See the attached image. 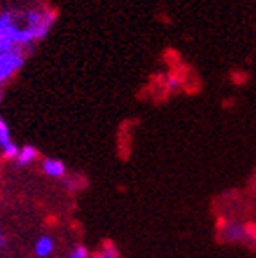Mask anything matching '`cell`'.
Listing matches in <instances>:
<instances>
[{"mask_svg":"<svg viewBox=\"0 0 256 258\" xmlns=\"http://www.w3.org/2000/svg\"><path fill=\"white\" fill-rule=\"evenodd\" d=\"M24 50L20 47H15L8 52H0V83L8 81L16 70L24 67Z\"/></svg>","mask_w":256,"mask_h":258,"instance_id":"obj_1","label":"cell"},{"mask_svg":"<svg viewBox=\"0 0 256 258\" xmlns=\"http://www.w3.org/2000/svg\"><path fill=\"white\" fill-rule=\"evenodd\" d=\"M54 251V240L50 237H47V235H43V237H40L36 240V244H34V253H36L38 258H47L50 256Z\"/></svg>","mask_w":256,"mask_h":258,"instance_id":"obj_4","label":"cell"},{"mask_svg":"<svg viewBox=\"0 0 256 258\" xmlns=\"http://www.w3.org/2000/svg\"><path fill=\"white\" fill-rule=\"evenodd\" d=\"M11 144H13V140H11V133H9L8 124H6L4 118H0V147L6 149V147Z\"/></svg>","mask_w":256,"mask_h":258,"instance_id":"obj_6","label":"cell"},{"mask_svg":"<svg viewBox=\"0 0 256 258\" xmlns=\"http://www.w3.org/2000/svg\"><path fill=\"white\" fill-rule=\"evenodd\" d=\"M220 237H222V240L231 242V244H240V242L247 240L249 233H247V228L242 222L228 221L220 228Z\"/></svg>","mask_w":256,"mask_h":258,"instance_id":"obj_2","label":"cell"},{"mask_svg":"<svg viewBox=\"0 0 256 258\" xmlns=\"http://www.w3.org/2000/svg\"><path fill=\"white\" fill-rule=\"evenodd\" d=\"M70 258H90V253L84 246H77L76 249L70 253Z\"/></svg>","mask_w":256,"mask_h":258,"instance_id":"obj_7","label":"cell"},{"mask_svg":"<svg viewBox=\"0 0 256 258\" xmlns=\"http://www.w3.org/2000/svg\"><path fill=\"white\" fill-rule=\"evenodd\" d=\"M6 244V238H4V233H2V231H0V247L4 246Z\"/></svg>","mask_w":256,"mask_h":258,"instance_id":"obj_9","label":"cell"},{"mask_svg":"<svg viewBox=\"0 0 256 258\" xmlns=\"http://www.w3.org/2000/svg\"><path fill=\"white\" fill-rule=\"evenodd\" d=\"M41 170L47 174L48 177H54V179H63L67 176V167L61 160L56 158H45L43 163H41Z\"/></svg>","mask_w":256,"mask_h":258,"instance_id":"obj_3","label":"cell"},{"mask_svg":"<svg viewBox=\"0 0 256 258\" xmlns=\"http://www.w3.org/2000/svg\"><path fill=\"white\" fill-rule=\"evenodd\" d=\"M167 85H168V88H177V86H179V79H177L176 76H170L167 79Z\"/></svg>","mask_w":256,"mask_h":258,"instance_id":"obj_8","label":"cell"},{"mask_svg":"<svg viewBox=\"0 0 256 258\" xmlns=\"http://www.w3.org/2000/svg\"><path fill=\"white\" fill-rule=\"evenodd\" d=\"M40 156L36 151V147H32V145H24L22 149H18V154H16V163L22 167L29 165V163H32V161L36 160V158Z\"/></svg>","mask_w":256,"mask_h":258,"instance_id":"obj_5","label":"cell"}]
</instances>
